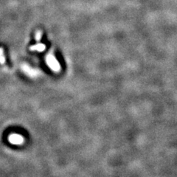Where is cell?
Instances as JSON below:
<instances>
[{"label":"cell","mask_w":177,"mask_h":177,"mask_svg":"<svg viewBox=\"0 0 177 177\" xmlns=\"http://www.w3.org/2000/svg\"><path fill=\"white\" fill-rule=\"evenodd\" d=\"M46 62L48 66H50L52 70L55 71V72H58L59 70H60V64L58 62L55 58L53 56V55L50 54L48 55L46 58Z\"/></svg>","instance_id":"6da1fadb"},{"label":"cell","mask_w":177,"mask_h":177,"mask_svg":"<svg viewBox=\"0 0 177 177\" xmlns=\"http://www.w3.org/2000/svg\"><path fill=\"white\" fill-rule=\"evenodd\" d=\"M8 140L10 143L14 145H22L25 142V138L22 137V135L14 133L9 135Z\"/></svg>","instance_id":"7a4b0ae2"},{"label":"cell","mask_w":177,"mask_h":177,"mask_svg":"<svg viewBox=\"0 0 177 177\" xmlns=\"http://www.w3.org/2000/svg\"><path fill=\"white\" fill-rule=\"evenodd\" d=\"M22 70H23L24 72L27 74V75L30 76V77H32V78L36 76L38 73V71L34 70V69L31 68L30 66H29L27 64H23L22 65Z\"/></svg>","instance_id":"3957f363"},{"label":"cell","mask_w":177,"mask_h":177,"mask_svg":"<svg viewBox=\"0 0 177 177\" xmlns=\"http://www.w3.org/2000/svg\"><path fill=\"white\" fill-rule=\"evenodd\" d=\"M30 49V50H33V51L42 52L45 50V45L43 44H35V45L31 46Z\"/></svg>","instance_id":"277c9868"},{"label":"cell","mask_w":177,"mask_h":177,"mask_svg":"<svg viewBox=\"0 0 177 177\" xmlns=\"http://www.w3.org/2000/svg\"><path fill=\"white\" fill-rule=\"evenodd\" d=\"M5 62V58L4 56V51L2 48H0V63L4 64Z\"/></svg>","instance_id":"5b68a950"},{"label":"cell","mask_w":177,"mask_h":177,"mask_svg":"<svg viewBox=\"0 0 177 177\" xmlns=\"http://www.w3.org/2000/svg\"><path fill=\"white\" fill-rule=\"evenodd\" d=\"M42 32L38 31V32H37L36 35H35V38H36L37 41H40L41 38H42Z\"/></svg>","instance_id":"8992f818"}]
</instances>
